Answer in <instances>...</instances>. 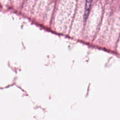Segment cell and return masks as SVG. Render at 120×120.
Masks as SVG:
<instances>
[]
</instances>
